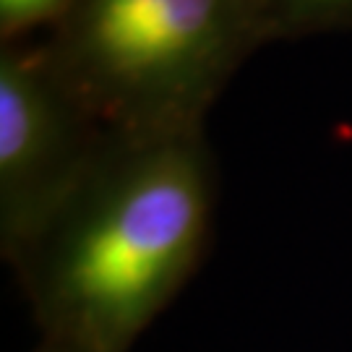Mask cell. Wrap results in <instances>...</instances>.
Returning a JSON list of instances; mask_svg holds the SVG:
<instances>
[{"label": "cell", "instance_id": "cell-1", "mask_svg": "<svg viewBox=\"0 0 352 352\" xmlns=\"http://www.w3.org/2000/svg\"><path fill=\"white\" fill-rule=\"evenodd\" d=\"M219 173L206 133L104 141L11 266L42 340L131 352L212 248Z\"/></svg>", "mask_w": 352, "mask_h": 352}, {"label": "cell", "instance_id": "cell-2", "mask_svg": "<svg viewBox=\"0 0 352 352\" xmlns=\"http://www.w3.org/2000/svg\"><path fill=\"white\" fill-rule=\"evenodd\" d=\"M269 42L256 0H74L42 39L68 89L126 136L201 133L240 65Z\"/></svg>", "mask_w": 352, "mask_h": 352}, {"label": "cell", "instance_id": "cell-3", "mask_svg": "<svg viewBox=\"0 0 352 352\" xmlns=\"http://www.w3.org/2000/svg\"><path fill=\"white\" fill-rule=\"evenodd\" d=\"M110 131L52 68L42 39L0 50V253L13 266L89 173Z\"/></svg>", "mask_w": 352, "mask_h": 352}, {"label": "cell", "instance_id": "cell-4", "mask_svg": "<svg viewBox=\"0 0 352 352\" xmlns=\"http://www.w3.org/2000/svg\"><path fill=\"white\" fill-rule=\"evenodd\" d=\"M256 3L274 34V42L352 29V0H256Z\"/></svg>", "mask_w": 352, "mask_h": 352}, {"label": "cell", "instance_id": "cell-5", "mask_svg": "<svg viewBox=\"0 0 352 352\" xmlns=\"http://www.w3.org/2000/svg\"><path fill=\"white\" fill-rule=\"evenodd\" d=\"M74 0H0V39L16 42L26 39L42 26H52L60 21Z\"/></svg>", "mask_w": 352, "mask_h": 352}, {"label": "cell", "instance_id": "cell-6", "mask_svg": "<svg viewBox=\"0 0 352 352\" xmlns=\"http://www.w3.org/2000/svg\"><path fill=\"white\" fill-rule=\"evenodd\" d=\"M34 352H78L74 347H65L60 342H50V340H39V344L34 347Z\"/></svg>", "mask_w": 352, "mask_h": 352}]
</instances>
